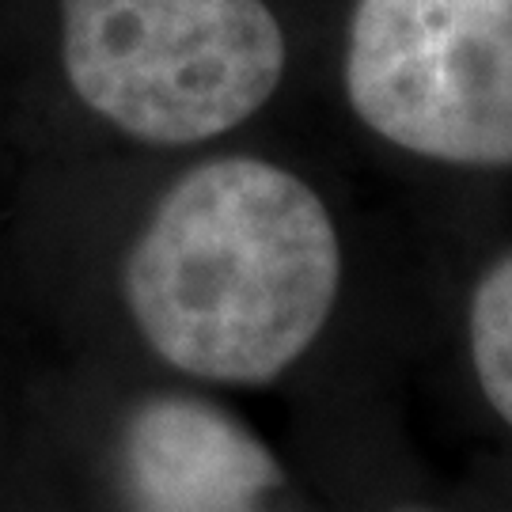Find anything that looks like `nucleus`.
Instances as JSON below:
<instances>
[{
	"mask_svg": "<svg viewBox=\"0 0 512 512\" xmlns=\"http://www.w3.org/2000/svg\"><path fill=\"white\" fill-rule=\"evenodd\" d=\"M346 95L414 156L512 167V0H357Z\"/></svg>",
	"mask_w": 512,
	"mask_h": 512,
	"instance_id": "3",
	"label": "nucleus"
},
{
	"mask_svg": "<svg viewBox=\"0 0 512 512\" xmlns=\"http://www.w3.org/2000/svg\"><path fill=\"white\" fill-rule=\"evenodd\" d=\"M73 92L152 145H194L277 92L285 35L262 0H61Z\"/></svg>",
	"mask_w": 512,
	"mask_h": 512,
	"instance_id": "2",
	"label": "nucleus"
},
{
	"mask_svg": "<svg viewBox=\"0 0 512 512\" xmlns=\"http://www.w3.org/2000/svg\"><path fill=\"white\" fill-rule=\"evenodd\" d=\"M133 512H258L277 459L243 425L194 399L141 406L126 429Z\"/></svg>",
	"mask_w": 512,
	"mask_h": 512,
	"instance_id": "4",
	"label": "nucleus"
},
{
	"mask_svg": "<svg viewBox=\"0 0 512 512\" xmlns=\"http://www.w3.org/2000/svg\"><path fill=\"white\" fill-rule=\"evenodd\" d=\"M471 357L482 395L512 425V255L478 281L471 300Z\"/></svg>",
	"mask_w": 512,
	"mask_h": 512,
	"instance_id": "5",
	"label": "nucleus"
},
{
	"mask_svg": "<svg viewBox=\"0 0 512 512\" xmlns=\"http://www.w3.org/2000/svg\"><path fill=\"white\" fill-rule=\"evenodd\" d=\"M342 251L327 205L293 171L213 160L167 190L126 266V300L167 365L266 384L327 327Z\"/></svg>",
	"mask_w": 512,
	"mask_h": 512,
	"instance_id": "1",
	"label": "nucleus"
}]
</instances>
